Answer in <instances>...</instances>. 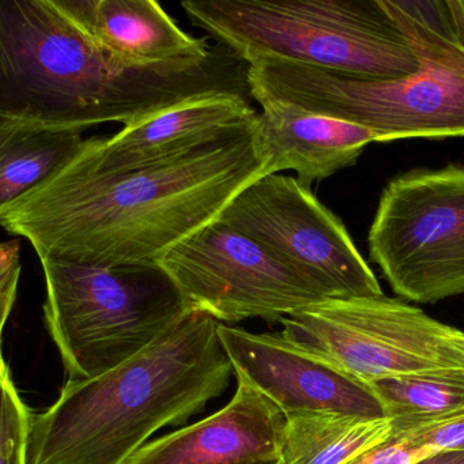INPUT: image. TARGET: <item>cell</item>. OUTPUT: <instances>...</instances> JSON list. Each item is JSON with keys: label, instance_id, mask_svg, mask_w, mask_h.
Listing matches in <instances>:
<instances>
[{"label": "cell", "instance_id": "44dd1931", "mask_svg": "<svg viewBox=\"0 0 464 464\" xmlns=\"http://www.w3.org/2000/svg\"><path fill=\"white\" fill-rule=\"evenodd\" d=\"M392 438L408 439L433 451H441V449H463L464 451V416L446 424L425 428L408 435L392 436Z\"/></svg>", "mask_w": 464, "mask_h": 464}, {"label": "cell", "instance_id": "30bf717a", "mask_svg": "<svg viewBox=\"0 0 464 464\" xmlns=\"http://www.w3.org/2000/svg\"><path fill=\"white\" fill-rule=\"evenodd\" d=\"M160 264L192 312L223 324L281 321L327 300L315 283L218 220L174 245Z\"/></svg>", "mask_w": 464, "mask_h": 464}, {"label": "cell", "instance_id": "2e32d148", "mask_svg": "<svg viewBox=\"0 0 464 464\" xmlns=\"http://www.w3.org/2000/svg\"><path fill=\"white\" fill-rule=\"evenodd\" d=\"M278 464H348L392 438L389 419L338 413L285 414Z\"/></svg>", "mask_w": 464, "mask_h": 464}, {"label": "cell", "instance_id": "7a4b0ae2", "mask_svg": "<svg viewBox=\"0 0 464 464\" xmlns=\"http://www.w3.org/2000/svg\"><path fill=\"white\" fill-rule=\"evenodd\" d=\"M246 71L222 45L203 62L130 64L98 46L52 0H0V123L125 127L196 95L248 94Z\"/></svg>", "mask_w": 464, "mask_h": 464}, {"label": "cell", "instance_id": "d6986e66", "mask_svg": "<svg viewBox=\"0 0 464 464\" xmlns=\"http://www.w3.org/2000/svg\"><path fill=\"white\" fill-rule=\"evenodd\" d=\"M30 421L32 413L7 372L0 378V464H27Z\"/></svg>", "mask_w": 464, "mask_h": 464}, {"label": "cell", "instance_id": "7402d4cb", "mask_svg": "<svg viewBox=\"0 0 464 464\" xmlns=\"http://www.w3.org/2000/svg\"><path fill=\"white\" fill-rule=\"evenodd\" d=\"M21 256L0 266V378L10 372V368L3 359L2 334L5 321L13 310L21 278Z\"/></svg>", "mask_w": 464, "mask_h": 464}, {"label": "cell", "instance_id": "277c9868", "mask_svg": "<svg viewBox=\"0 0 464 464\" xmlns=\"http://www.w3.org/2000/svg\"><path fill=\"white\" fill-rule=\"evenodd\" d=\"M382 2L416 54V73L365 79L259 59L246 71L250 97L360 125L378 143L464 136V0Z\"/></svg>", "mask_w": 464, "mask_h": 464}, {"label": "cell", "instance_id": "ac0fdd59", "mask_svg": "<svg viewBox=\"0 0 464 464\" xmlns=\"http://www.w3.org/2000/svg\"><path fill=\"white\" fill-rule=\"evenodd\" d=\"M370 386L392 421V436L408 435L464 416V370L384 379Z\"/></svg>", "mask_w": 464, "mask_h": 464}, {"label": "cell", "instance_id": "7c38bea8", "mask_svg": "<svg viewBox=\"0 0 464 464\" xmlns=\"http://www.w3.org/2000/svg\"><path fill=\"white\" fill-rule=\"evenodd\" d=\"M256 114L247 95L239 93L196 95L125 125L116 135L86 139L76 158L95 171H135L245 135Z\"/></svg>", "mask_w": 464, "mask_h": 464}, {"label": "cell", "instance_id": "52a82bcc", "mask_svg": "<svg viewBox=\"0 0 464 464\" xmlns=\"http://www.w3.org/2000/svg\"><path fill=\"white\" fill-rule=\"evenodd\" d=\"M281 335L364 383L464 370V331L390 297L327 299L286 316Z\"/></svg>", "mask_w": 464, "mask_h": 464}, {"label": "cell", "instance_id": "9a60e30c", "mask_svg": "<svg viewBox=\"0 0 464 464\" xmlns=\"http://www.w3.org/2000/svg\"><path fill=\"white\" fill-rule=\"evenodd\" d=\"M87 37L130 64L203 62L214 54L207 37L181 29L154 0H52Z\"/></svg>", "mask_w": 464, "mask_h": 464}, {"label": "cell", "instance_id": "8fae6325", "mask_svg": "<svg viewBox=\"0 0 464 464\" xmlns=\"http://www.w3.org/2000/svg\"><path fill=\"white\" fill-rule=\"evenodd\" d=\"M219 338L237 379L272 400L284 414L338 413L387 419L370 384L286 341L219 324Z\"/></svg>", "mask_w": 464, "mask_h": 464}, {"label": "cell", "instance_id": "8992f818", "mask_svg": "<svg viewBox=\"0 0 464 464\" xmlns=\"http://www.w3.org/2000/svg\"><path fill=\"white\" fill-rule=\"evenodd\" d=\"M49 335L68 380L97 378L170 331L189 305L157 264L100 267L41 261Z\"/></svg>", "mask_w": 464, "mask_h": 464}, {"label": "cell", "instance_id": "3957f363", "mask_svg": "<svg viewBox=\"0 0 464 464\" xmlns=\"http://www.w3.org/2000/svg\"><path fill=\"white\" fill-rule=\"evenodd\" d=\"M219 321L192 312L149 348L86 380H68L32 414L27 464H127L158 430L184 424L227 389Z\"/></svg>", "mask_w": 464, "mask_h": 464}, {"label": "cell", "instance_id": "ffe728a7", "mask_svg": "<svg viewBox=\"0 0 464 464\" xmlns=\"http://www.w3.org/2000/svg\"><path fill=\"white\" fill-rule=\"evenodd\" d=\"M433 452V449L419 446L408 439L392 436L389 440L373 447L348 464H413Z\"/></svg>", "mask_w": 464, "mask_h": 464}, {"label": "cell", "instance_id": "603a6c76", "mask_svg": "<svg viewBox=\"0 0 464 464\" xmlns=\"http://www.w3.org/2000/svg\"><path fill=\"white\" fill-rule=\"evenodd\" d=\"M413 464H464V451L463 449H441Z\"/></svg>", "mask_w": 464, "mask_h": 464}, {"label": "cell", "instance_id": "5b68a950", "mask_svg": "<svg viewBox=\"0 0 464 464\" xmlns=\"http://www.w3.org/2000/svg\"><path fill=\"white\" fill-rule=\"evenodd\" d=\"M182 10L240 62L277 59L365 79L419 60L382 0H185Z\"/></svg>", "mask_w": 464, "mask_h": 464}, {"label": "cell", "instance_id": "6da1fadb", "mask_svg": "<svg viewBox=\"0 0 464 464\" xmlns=\"http://www.w3.org/2000/svg\"><path fill=\"white\" fill-rule=\"evenodd\" d=\"M262 176L253 130L130 172L95 171L75 155L0 212V226L26 239L40 261L157 264Z\"/></svg>", "mask_w": 464, "mask_h": 464}, {"label": "cell", "instance_id": "e0dca14e", "mask_svg": "<svg viewBox=\"0 0 464 464\" xmlns=\"http://www.w3.org/2000/svg\"><path fill=\"white\" fill-rule=\"evenodd\" d=\"M84 141L82 131L0 123V212L59 173Z\"/></svg>", "mask_w": 464, "mask_h": 464}, {"label": "cell", "instance_id": "d4e9b609", "mask_svg": "<svg viewBox=\"0 0 464 464\" xmlns=\"http://www.w3.org/2000/svg\"><path fill=\"white\" fill-rule=\"evenodd\" d=\"M250 464H278V459L275 460H261V462H254Z\"/></svg>", "mask_w": 464, "mask_h": 464}, {"label": "cell", "instance_id": "cb8c5ba5", "mask_svg": "<svg viewBox=\"0 0 464 464\" xmlns=\"http://www.w3.org/2000/svg\"><path fill=\"white\" fill-rule=\"evenodd\" d=\"M21 256L19 242H0V266Z\"/></svg>", "mask_w": 464, "mask_h": 464}, {"label": "cell", "instance_id": "9c48e42d", "mask_svg": "<svg viewBox=\"0 0 464 464\" xmlns=\"http://www.w3.org/2000/svg\"><path fill=\"white\" fill-rule=\"evenodd\" d=\"M322 289L327 299L384 296L343 221L296 177L267 174L218 218Z\"/></svg>", "mask_w": 464, "mask_h": 464}, {"label": "cell", "instance_id": "5bb4252c", "mask_svg": "<svg viewBox=\"0 0 464 464\" xmlns=\"http://www.w3.org/2000/svg\"><path fill=\"white\" fill-rule=\"evenodd\" d=\"M256 114L253 143L267 174L294 171L310 187L353 166L370 143L372 131L343 120L303 111L286 104H264Z\"/></svg>", "mask_w": 464, "mask_h": 464}, {"label": "cell", "instance_id": "ba28073f", "mask_svg": "<svg viewBox=\"0 0 464 464\" xmlns=\"http://www.w3.org/2000/svg\"><path fill=\"white\" fill-rule=\"evenodd\" d=\"M368 248L401 299L436 304L463 294V166L394 177L382 193Z\"/></svg>", "mask_w": 464, "mask_h": 464}, {"label": "cell", "instance_id": "4fadbf2b", "mask_svg": "<svg viewBox=\"0 0 464 464\" xmlns=\"http://www.w3.org/2000/svg\"><path fill=\"white\" fill-rule=\"evenodd\" d=\"M234 398L218 413L141 447L127 464H250L280 457L285 414L237 379Z\"/></svg>", "mask_w": 464, "mask_h": 464}]
</instances>
